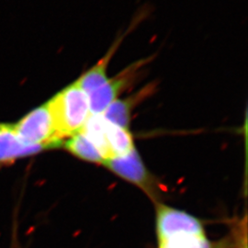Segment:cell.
Masks as SVG:
<instances>
[{
	"mask_svg": "<svg viewBox=\"0 0 248 248\" xmlns=\"http://www.w3.org/2000/svg\"><path fill=\"white\" fill-rule=\"evenodd\" d=\"M48 103L62 140L81 131L91 115L89 95L77 82L57 93Z\"/></svg>",
	"mask_w": 248,
	"mask_h": 248,
	"instance_id": "obj_1",
	"label": "cell"
},
{
	"mask_svg": "<svg viewBox=\"0 0 248 248\" xmlns=\"http://www.w3.org/2000/svg\"><path fill=\"white\" fill-rule=\"evenodd\" d=\"M18 137L30 144L43 145L48 149L61 146L62 140L57 133L49 103L46 102L12 124Z\"/></svg>",
	"mask_w": 248,
	"mask_h": 248,
	"instance_id": "obj_2",
	"label": "cell"
},
{
	"mask_svg": "<svg viewBox=\"0 0 248 248\" xmlns=\"http://www.w3.org/2000/svg\"><path fill=\"white\" fill-rule=\"evenodd\" d=\"M144 62H139L111 79H108L104 85L89 94L90 112L92 115H101L108 107L118 99L121 93L128 89L136 78L138 70Z\"/></svg>",
	"mask_w": 248,
	"mask_h": 248,
	"instance_id": "obj_3",
	"label": "cell"
},
{
	"mask_svg": "<svg viewBox=\"0 0 248 248\" xmlns=\"http://www.w3.org/2000/svg\"><path fill=\"white\" fill-rule=\"evenodd\" d=\"M157 238L162 239L179 233H203L202 222L188 213L160 204L156 212Z\"/></svg>",
	"mask_w": 248,
	"mask_h": 248,
	"instance_id": "obj_4",
	"label": "cell"
},
{
	"mask_svg": "<svg viewBox=\"0 0 248 248\" xmlns=\"http://www.w3.org/2000/svg\"><path fill=\"white\" fill-rule=\"evenodd\" d=\"M103 165L117 176L149 190L152 184L150 174L145 168L139 153L134 148L127 154L107 158Z\"/></svg>",
	"mask_w": 248,
	"mask_h": 248,
	"instance_id": "obj_5",
	"label": "cell"
},
{
	"mask_svg": "<svg viewBox=\"0 0 248 248\" xmlns=\"http://www.w3.org/2000/svg\"><path fill=\"white\" fill-rule=\"evenodd\" d=\"M48 148L43 145L30 144L18 137L12 124H0V163L35 155Z\"/></svg>",
	"mask_w": 248,
	"mask_h": 248,
	"instance_id": "obj_6",
	"label": "cell"
},
{
	"mask_svg": "<svg viewBox=\"0 0 248 248\" xmlns=\"http://www.w3.org/2000/svg\"><path fill=\"white\" fill-rule=\"evenodd\" d=\"M153 90V86L149 85L132 97L124 99H116L107 108L101 115L108 124L128 129L131 122V114L134 107L141 102L142 99L150 96Z\"/></svg>",
	"mask_w": 248,
	"mask_h": 248,
	"instance_id": "obj_7",
	"label": "cell"
},
{
	"mask_svg": "<svg viewBox=\"0 0 248 248\" xmlns=\"http://www.w3.org/2000/svg\"><path fill=\"white\" fill-rule=\"evenodd\" d=\"M62 143L66 150L81 159L101 164L106 159L98 144L82 130L68 137Z\"/></svg>",
	"mask_w": 248,
	"mask_h": 248,
	"instance_id": "obj_8",
	"label": "cell"
},
{
	"mask_svg": "<svg viewBox=\"0 0 248 248\" xmlns=\"http://www.w3.org/2000/svg\"><path fill=\"white\" fill-rule=\"evenodd\" d=\"M106 142L108 158L127 154L135 148L133 144V136L129 129L118 127L115 125L108 124V122L106 128Z\"/></svg>",
	"mask_w": 248,
	"mask_h": 248,
	"instance_id": "obj_9",
	"label": "cell"
},
{
	"mask_svg": "<svg viewBox=\"0 0 248 248\" xmlns=\"http://www.w3.org/2000/svg\"><path fill=\"white\" fill-rule=\"evenodd\" d=\"M116 46L113 45L109 50V52L107 53L106 55L94 67H92L91 69H89V71L82 75V77L77 81L80 88L83 89L88 95L91 92H93L94 90L100 88L108 81L107 68L113 53H115Z\"/></svg>",
	"mask_w": 248,
	"mask_h": 248,
	"instance_id": "obj_10",
	"label": "cell"
},
{
	"mask_svg": "<svg viewBox=\"0 0 248 248\" xmlns=\"http://www.w3.org/2000/svg\"><path fill=\"white\" fill-rule=\"evenodd\" d=\"M158 248H215L203 233H179L158 239Z\"/></svg>",
	"mask_w": 248,
	"mask_h": 248,
	"instance_id": "obj_11",
	"label": "cell"
}]
</instances>
